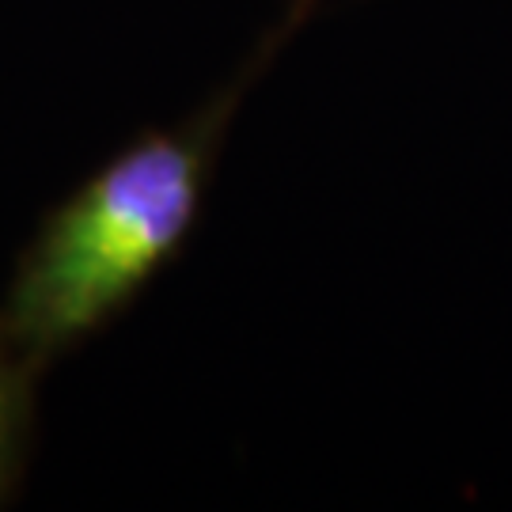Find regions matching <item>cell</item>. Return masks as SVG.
<instances>
[{"instance_id": "6da1fadb", "label": "cell", "mask_w": 512, "mask_h": 512, "mask_svg": "<svg viewBox=\"0 0 512 512\" xmlns=\"http://www.w3.org/2000/svg\"><path fill=\"white\" fill-rule=\"evenodd\" d=\"M236 92L122 148L46 217L0 304V334L42 372L103 330L190 236Z\"/></svg>"}, {"instance_id": "7a4b0ae2", "label": "cell", "mask_w": 512, "mask_h": 512, "mask_svg": "<svg viewBox=\"0 0 512 512\" xmlns=\"http://www.w3.org/2000/svg\"><path fill=\"white\" fill-rule=\"evenodd\" d=\"M38 372L0 334V501L12 494L31 433V391Z\"/></svg>"}]
</instances>
